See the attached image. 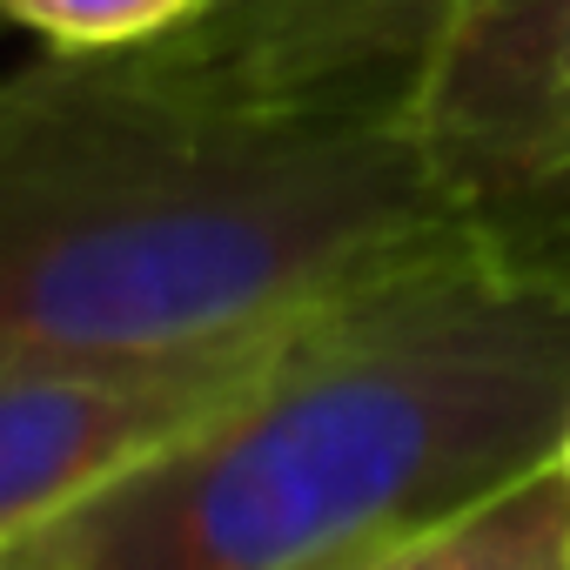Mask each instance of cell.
Masks as SVG:
<instances>
[{
	"label": "cell",
	"instance_id": "cell-5",
	"mask_svg": "<svg viewBox=\"0 0 570 570\" xmlns=\"http://www.w3.org/2000/svg\"><path fill=\"white\" fill-rule=\"evenodd\" d=\"M443 14L450 0H215L168 48L262 95L403 101Z\"/></svg>",
	"mask_w": 570,
	"mask_h": 570
},
{
	"label": "cell",
	"instance_id": "cell-6",
	"mask_svg": "<svg viewBox=\"0 0 570 570\" xmlns=\"http://www.w3.org/2000/svg\"><path fill=\"white\" fill-rule=\"evenodd\" d=\"M370 570H570V476L543 463L537 476L497 490L456 523L376 557Z\"/></svg>",
	"mask_w": 570,
	"mask_h": 570
},
{
	"label": "cell",
	"instance_id": "cell-3",
	"mask_svg": "<svg viewBox=\"0 0 570 570\" xmlns=\"http://www.w3.org/2000/svg\"><path fill=\"white\" fill-rule=\"evenodd\" d=\"M289 336L296 323L195 350L0 356V550L41 537L68 510L208 430L255 390Z\"/></svg>",
	"mask_w": 570,
	"mask_h": 570
},
{
	"label": "cell",
	"instance_id": "cell-2",
	"mask_svg": "<svg viewBox=\"0 0 570 570\" xmlns=\"http://www.w3.org/2000/svg\"><path fill=\"white\" fill-rule=\"evenodd\" d=\"M570 262L476 228L316 309L208 430L14 543L21 570H370L557 463Z\"/></svg>",
	"mask_w": 570,
	"mask_h": 570
},
{
	"label": "cell",
	"instance_id": "cell-9",
	"mask_svg": "<svg viewBox=\"0 0 570 570\" xmlns=\"http://www.w3.org/2000/svg\"><path fill=\"white\" fill-rule=\"evenodd\" d=\"M0 570H21V563H14V557H8V550H0Z\"/></svg>",
	"mask_w": 570,
	"mask_h": 570
},
{
	"label": "cell",
	"instance_id": "cell-7",
	"mask_svg": "<svg viewBox=\"0 0 570 570\" xmlns=\"http://www.w3.org/2000/svg\"><path fill=\"white\" fill-rule=\"evenodd\" d=\"M0 14L55 55H128L188 35L215 0H0Z\"/></svg>",
	"mask_w": 570,
	"mask_h": 570
},
{
	"label": "cell",
	"instance_id": "cell-8",
	"mask_svg": "<svg viewBox=\"0 0 570 570\" xmlns=\"http://www.w3.org/2000/svg\"><path fill=\"white\" fill-rule=\"evenodd\" d=\"M557 463H563V476H570V436H563V450H557Z\"/></svg>",
	"mask_w": 570,
	"mask_h": 570
},
{
	"label": "cell",
	"instance_id": "cell-4",
	"mask_svg": "<svg viewBox=\"0 0 570 570\" xmlns=\"http://www.w3.org/2000/svg\"><path fill=\"white\" fill-rule=\"evenodd\" d=\"M443 195L510 228V208L570 195V0H450L403 95Z\"/></svg>",
	"mask_w": 570,
	"mask_h": 570
},
{
	"label": "cell",
	"instance_id": "cell-1",
	"mask_svg": "<svg viewBox=\"0 0 570 570\" xmlns=\"http://www.w3.org/2000/svg\"><path fill=\"white\" fill-rule=\"evenodd\" d=\"M476 228L403 101L262 95L168 41L0 81V356L289 330Z\"/></svg>",
	"mask_w": 570,
	"mask_h": 570
}]
</instances>
